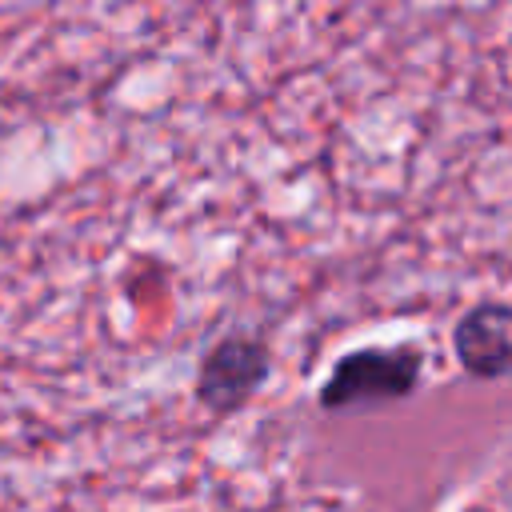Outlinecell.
I'll return each mask as SVG.
<instances>
[{
    "instance_id": "6da1fadb",
    "label": "cell",
    "mask_w": 512,
    "mask_h": 512,
    "mask_svg": "<svg viewBox=\"0 0 512 512\" xmlns=\"http://www.w3.org/2000/svg\"><path fill=\"white\" fill-rule=\"evenodd\" d=\"M420 380V352L412 344L400 348H356L336 360L332 376L320 388V404L328 412L356 408V404H384L400 400Z\"/></svg>"
},
{
    "instance_id": "7a4b0ae2",
    "label": "cell",
    "mask_w": 512,
    "mask_h": 512,
    "mask_svg": "<svg viewBox=\"0 0 512 512\" xmlns=\"http://www.w3.org/2000/svg\"><path fill=\"white\" fill-rule=\"evenodd\" d=\"M264 376H268V344L252 332H228L204 352L196 368V400L216 416L236 412L264 384Z\"/></svg>"
},
{
    "instance_id": "3957f363",
    "label": "cell",
    "mask_w": 512,
    "mask_h": 512,
    "mask_svg": "<svg viewBox=\"0 0 512 512\" xmlns=\"http://www.w3.org/2000/svg\"><path fill=\"white\" fill-rule=\"evenodd\" d=\"M452 352L472 376H508L512 372V304L484 300L468 308L452 328Z\"/></svg>"
}]
</instances>
